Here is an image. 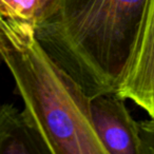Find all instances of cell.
<instances>
[{"label":"cell","instance_id":"6da1fadb","mask_svg":"<svg viewBox=\"0 0 154 154\" xmlns=\"http://www.w3.org/2000/svg\"><path fill=\"white\" fill-rule=\"evenodd\" d=\"M149 0H50L34 24L50 56L90 97L115 92Z\"/></svg>","mask_w":154,"mask_h":154},{"label":"cell","instance_id":"7a4b0ae2","mask_svg":"<svg viewBox=\"0 0 154 154\" xmlns=\"http://www.w3.org/2000/svg\"><path fill=\"white\" fill-rule=\"evenodd\" d=\"M0 59L48 153L108 154L93 124L92 97L43 49L32 22L0 18Z\"/></svg>","mask_w":154,"mask_h":154},{"label":"cell","instance_id":"3957f363","mask_svg":"<svg viewBox=\"0 0 154 154\" xmlns=\"http://www.w3.org/2000/svg\"><path fill=\"white\" fill-rule=\"evenodd\" d=\"M115 92L154 117V0H149L132 56Z\"/></svg>","mask_w":154,"mask_h":154},{"label":"cell","instance_id":"277c9868","mask_svg":"<svg viewBox=\"0 0 154 154\" xmlns=\"http://www.w3.org/2000/svg\"><path fill=\"white\" fill-rule=\"evenodd\" d=\"M125 100L116 92L92 97L93 124L108 154H140L138 122L132 118Z\"/></svg>","mask_w":154,"mask_h":154},{"label":"cell","instance_id":"5b68a950","mask_svg":"<svg viewBox=\"0 0 154 154\" xmlns=\"http://www.w3.org/2000/svg\"><path fill=\"white\" fill-rule=\"evenodd\" d=\"M48 153L23 113L12 103L0 106V154Z\"/></svg>","mask_w":154,"mask_h":154},{"label":"cell","instance_id":"8992f818","mask_svg":"<svg viewBox=\"0 0 154 154\" xmlns=\"http://www.w3.org/2000/svg\"><path fill=\"white\" fill-rule=\"evenodd\" d=\"M43 8L41 0H0V17L34 23Z\"/></svg>","mask_w":154,"mask_h":154},{"label":"cell","instance_id":"52a82bcc","mask_svg":"<svg viewBox=\"0 0 154 154\" xmlns=\"http://www.w3.org/2000/svg\"><path fill=\"white\" fill-rule=\"evenodd\" d=\"M140 154H154V117L138 122Z\"/></svg>","mask_w":154,"mask_h":154},{"label":"cell","instance_id":"ba28073f","mask_svg":"<svg viewBox=\"0 0 154 154\" xmlns=\"http://www.w3.org/2000/svg\"><path fill=\"white\" fill-rule=\"evenodd\" d=\"M41 1H42L43 5H45H45H48V2H49L50 0H41ZM43 9H45V8H43Z\"/></svg>","mask_w":154,"mask_h":154},{"label":"cell","instance_id":"9c48e42d","mask_svg":"<svg viewBox=\"0 0 154 154\" xmlns=\"http://www.w3.org/2000/svg\"><path fill=\"white\" fill-rule=\"evenodd\" d=\"M0 18H1V17H0Z\"/></svg>","mask_w":154,"mask_h":154}]
</instances>
